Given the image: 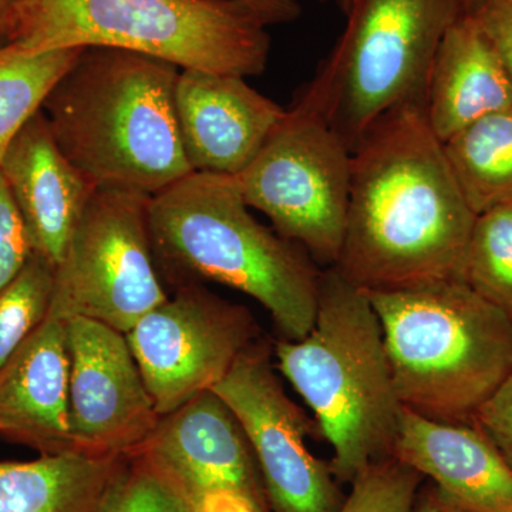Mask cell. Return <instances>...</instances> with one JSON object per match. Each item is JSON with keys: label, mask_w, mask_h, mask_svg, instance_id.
<instances>
[{"label": "cell", "mask_w": 512, "mask_h": 512, "mask_svg": "<svg viewBox=\"0 0 512 512\" xmlns=\"http://www.w3.org/2000/svg\"><path fill=\"white\" fill-rule=\"evenodd\" d=\"M55 269L45 258L33 254L22 272L0 291V367L49 315Z\"/></svg>", "instance_id": "24"}, {"label": "cell", "mask_w": 512, "mask_h": 512, "mask_svg": "<svg viewBox=\"0 0 512 512\" xmlns=\"http://www.w3.org/2000/svg\"><path fill=\"white\" fill-rule=\"evenodd\" d=\"M86 47L43 53L20 52L0 46V163L26 121L42 109L43 101Z\"/></svg>", "instance_id": "21"}, {"label": "cell", "mask_w": 512, "mask_h": 512, "mask_svg": "<svg viewBox=\"0 0 512 512\" xmlns=\"http://www.w3.org/2000/svg\"><path fill=\"white\" fill-rule=\"evenodd\" d=\"M463 281L512 319V200L477 215L464 256Z\"/></svg>", "instance_id": "22"}, {"label": "cell", "mask_w": 512, "mask_h": 512, "mask_svg": "<svg viewBox=\"0 0 512 512\" xmlns=\"http://www.w3.org/2000/svg\"><path fill=\"white\" fill-rule=\"evenodd\" d=\"M175 111L194 173L238 177L255 160L286 110L245 77L181 69Z\"/></svg>", "instance_id": "14"}, {"label": "cell", "mask_w": 512, "mask_h": 512, "mask_svg": "<svg viewBox=\"0 0 512 512\" xmlns=\"http://www.w3.org/2000/svg\"><path fill=\"white\" fill-rule=\"evenodd\" d=\"M200 512H269L256 507L251 501L229 493L207 495L200 504Z\"/></svg>", "instance_id": "31"}, {"label": "cell", "mask_w": 512, "mask_h": 512, "mask_svg": "<svg viewBox=\"0 0 512 512\" xmlns=\"http://www.w3.org/2000/svg\"><path fill=\"white\" fill-rule=\"evenodd\" d=\"M241 421L254 450L271 512H338L346 494L329 464L309 450L311 420L276 375L274 348L256 340L212 387Z\"/></svg>", "instance_id": "11"}, {"label": "cell", "mask_w": 512, "mask_h": 512, "mask_svg": "<svg viewBox=\"0 0 512 512\" xmlns=\"http://www.w3.org/2000/svg\"><path fill=\"white\" fill-rule=\"evenodd\" d=\"M474 424L493 441L512 467V373L478 410Z\"/></svg>", "instance_id": "28"}, {"label": "cell", "mask_w": 512, "mask_h": 512, "mask_svg": "<svg viewBox=\"0 0 512 512\" xmlns=\"http://www.w3.org/2000/svg\"><path fill=\"white\" fill-rule=\"evenodd\" d=\"M140 450L156 458L198 507L207 495L229 493L271 512L247 433L214 390L197 394L161 417Z\"/></svg>", "instance_id": "13"}, {"label": "cell", "mask_w": 512, "mask_h": 512, "mask_svg": "<svg viewBox=\"0 0 512 512\" xmlns=\"http://www.w3.org/2000/svg\"><path fill=\"white\" fill-rule=\"evenodd\" d=\"M70 359L69 421L74 447L94 456H124L146 446L161 416L126 333L66 319Z\"/></svg>", "instance_id": "12"}, {"label": "cell", "mask_w": 512, "mask_h": 512, "mask_svg": "<svg viewBox=\"0 0 512 512\" xmlns=\"http://www.w3.org/2000/svg\"><path fill=\"white\" fill-rule=\"evenodd\" d=\"M366 292L402 406L474 424L512 373V319L458 279Z\"/></svg>", "instance_id": "5"}, {"label": "cell", "mask_w": 512, "mask_h": 512, "mask_svg": "<svg viewBox=\"0 0 512 512\" xmlns=\"http://www.w3.org/2000/svg\"><path fill=\"white\" fill-rule=\"evenodd\" d=\"M150 195L99 188L55 269L50 313L127 333L167 301L154 256Z\"/></svg>", "instance_id": "9"}, {"label": "cell", "mask_w": 512, "mask_h": 512, "mask_svg": "<svg viewBox=\"0 0 512 512\" xmlns=\"http://www.w3.org/2000/svg\"><path fill=\"white\" fill-rule=\"evenodd\" d=\"M473 0H353L346 26L295 101L349 150L384 114L423 104L437 50Z\"/></svg>", "instance_id": "7"}, {"label": "cell", "mask_w": 512, "mask_h": 512, "mask_svg": "<svg viewBox=\"0 0 512 512\" xmlns=\"http://www.w3.org/2000/svg\"><path fill=\"white\" fill-rule=\"evenodd\" d=\"M6 43L32 55L111 47L245 79L271 53L268 26L232 0H20Z\"/></svg>", "instance_id": "6"}, {"label": "cell", "mask_w": 512, "mask_h": 512, "mask_svg": "<svg viewBox=\"0 0 512 512\" xmlns=\"http://www.w3.org/2000/svg\"><path fill=\"white\" fill-rule=\"evenodd\" d=\"M413 512H464L450 497L433 483L427 484L417 493Z\"/></svg>", "instance_id": "30"}, {"label": "cell", "mask_w": 512, "mask_h": 512, "mask_svg": "<svg viewBox=\"0 0 512 512\" xmlns=\"http://www.w3.org/2000/svg\"><path fill=\"white\" fill-rule=\"evenodd\" d=\"M512 109V82L503 62L470 13L444 36L427 82L424 111L446 143L488 114Z\"/></svg>", "instance_id": "18"}, {"label": "cell", "mask_w": 512, "mask_h": 512, "mask_svg": "<svg viewBox=\"0 0 512 512\" xmlns=\"http://www.w3.org/2000/svg\"><path fill=\"white\" fill-rule=\"evenodd\" d=\"M96 512H200L183 485L147 451L121 456Z\"/></svg>", "instance_id": "23"}, {"label": "cell", "mask_w": 512, "mask_h": 512, "mask_svg": "<svg viewBox=\"0 0 512 512\" xmlns=\"http://www.w3.org/2000/svg\"><path fill=\"white\" fill-rule=\"evenodd\" d=\"M443 146L458 187L477 215L512 200V109L474 121Z\"/></svg>", "instance_id": "20"}, {"label": "cell", "mask_w": 512, "mask_h": 512, "mask_svg": "<svg viewBox=\"0 0 512 512\" xmlns=\"http://www.w3.org/2000/svg\"><path fill=\"white\" fill-rule=\"evenodd\" d=\"M421 480L413 468L387 458L355 478L338 512H413Z\"/></svg>", "instance_id": "25"}, {"label": "cell", "mask_w": 512, "mask_h": 512, "mask_svg": "<svg viewBox=\"0 0 512 512\" xmlns=\"http://www.w3.org/2000/svg\"><path fill=\"white\" fill-rule=\"evenodd\" d=\"M393 457L464 512H512V467L476 424L431 420L403 407Z\"/></svg>", "instance_id": "17"}, {"label": "cell", "mask_w": 512, "mask_h": 512, "mask_svg": "<svg viewBox=\"0 0 512 512\" xmlns=\"http://www.w3.org/2000/svg\"><path fill=\"white\" fill-rule=\"evenodd\" d=\"M276 370L301 394L333 448L330 470L352 484L393 457L403 406L383 330L365 289L335 266L322 269L315 323L305 338L279 339Z\"/></svg>", "instance_id": "4"}, {"label": "cell", "mask_w": 512, "mask_h": 512, "mask_svg": "<svg viewBox=\"0 0 512 512\" xmlns=\"http://www.w3.org/2000/svg\"><path fill=\"white\" fill-rule=\"evenodd\" d=\"M468 13L494 47L512 82V0H473Z\"/></svg>", "instance_id": "27"}, {"label": "cell", "mask_w": 512, "mask_h": 512, "mask_svg": "<svg viewBox=\"0 0 512 512\" xmlns=\"http://www.w3.org/2000/svg\"><path fill=\"white\" fill-rule=\"evenodd\" d=\"M353 0H338L339 8L342 9L343 15H345L346 10L349 9V6L352 5Z\"/></svg>", "instance_id": "33"}, {"label": "cell", "mask_w": 512, "mask_h": 512, "mask_svg": "<svg viewBox=\"0 0 512 512\" xmlns=\"http://www.w3.org/2000/svg\"><path fill=\"white\" fill-rule=\"evenodd\" d=\"M69 380L66 319L49 312L0 367V437L39 454L77 451L70 433Z\"/></svg>", "instance_id": "16"}, {"label": "cell", "mask_w": 512, "mask_h": 512, "mask_svg": "<svg viewBox=\"0 0 512 512\" xmlns=\"http://www.w3.org/2000/svg\"><path fill=\"white\" fill-rule=\"evenodd\" d=\"M235 178L248 207L266 215L279 235L323 269L336 265L348 224L352 151L320 114L295 101Z\"/></svg>", "instance_id": "8"}, {"label": "cell", "mask_w": 512, "mask_h": 512, "mask_svg": "<svg viewBox=\"0 0 512 512\" xmlns=\"http://www.w3.org/2000/svg\"><path fill=\"white\" fill-rule=\"evenodd\" d=\"M262 20L266 26L296 22L302 15L299 0H232Z\"/></svg>", "instance_id": "29"}, {"label": "cell", "mask_w": 512, "mask_h": 512, "mask_svg": "<svg viewBox=\"0 0 512 512\" xmlns=\"http://www.w3.org/2000/svg\"><path fill=\"white\" fill-rule=\"evenodd\" d=\"M180 72L157 57L86 47L43 101L64 156L97 188L150 197L194 173L175 111Z\"/></svg>", "instance_id": "2"}, {"label": "cell", "mask_w": 512, "mask_h": 512, "mask_svg": "<svg viewBox=\"0 0 512 512\" xmlns=\"http://www.w3.org/2000/svg\"><path fill=\"white\" fill-rule=\"evenodd\" d=\"M126 338L163 417L217 386L261 339V329L245 306L200 284H185L138 320Z\"/></svg>", "instance_id": "10"}, {"label": "cell", "mask_w": 512, "mask_h": 512, "mask_svg": "<svg viewBox=\"0 0 512 512\" xmlns=\"http://www.w3.org/2000/svg\"><path fill=\"white\" fill-rule=\"evenodd\" d=\"M33 254L60 264L97 185L69 160L40 109L20 128L0 163Z\"/></svg>", "instance_id": "15"}, {"label": "cell", "mask_w": 512, "mask_h": 512, "mask_svg": "<svg viewBox=\"0 0 512 512\" xmlns=\"http://www.w3.org/2000/svg\"><path fill=\"white\" fill-rule=\"evenodd\" d=\"M32 255L28 231L0 174V291L22 272Z\"/></svg>", "instance_id": "26"}, {"label": "cell", "mask_w": 512, "mask_h": 512, "mask_svg": "<svg viewBox=\"0 0 512 512\" xmlns=\"http://www.w3.org/2000/svg\"><path fill=\"white\" fill-rule=\"evenodd\" d=\"M320 2H332V0H320ZM338 2V0H336Z\"/></svg>", "instance_id": "34"}, {"label": "cell", "mask_w": 512, "mask_h": 512, "mask_svg": "<svg viewBox=\"0 0 512 512\" xmlns=\"http://www.w3.org/2000/svg\"><path fill=\"white\" fill-rule=\"evenodd\" d=\"M20 0H0V46L8 42L10 23Z\"/></svg>", "instance_id": "32"}, {"label": "cell", "mask_w": 512, "mask_h": 512, "mask_svg": "<svg viewBox=\"0 0 512 512\" xmlns=\"http://www.w3.org/2000/svg\"><path fill=\"white\" fill-rule=\"evenodd\" d=\"M120 458L73 451L0 460V512H96Z\"/></svg>", "instance_id": "19"}, {"label": "cell", "mask_w": 512, "mask_h": 512, "mask_svg": "<svg viewBox=\"0 0 512 512\" xmlns=\"http://www.w3.org/2000/svg\"><path fill=\"white\" fill-rule=\"evenodd\" d=\"M476 218L423 104L397 107L353 150L348 224L335 268L365 291L463 281Z\"/></svg>", "instance_id": "1"}, {"label": "cell", "mask_w": 512, "mask_h": 512, "mask_svg": "<svg viewBox=\"0 0 512 512\" xmlns=\"http://www.w3.org/2000/svg\"><path fill=\"white\" fill-rule=\"evenodd\" d=\"M158 271L175 285L218 282L264 306L281 339L308 335L322 269L249 211L237 178L191 173L151 198Z\"/></svg>", "instance_id": "3"}]
</instances>
